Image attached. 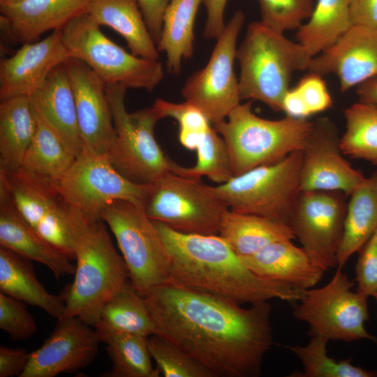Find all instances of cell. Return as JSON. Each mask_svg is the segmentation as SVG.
<instances>
[{
    "mask_svg": "<svg viewBox=\"0 0 377 377\" xmlns=\"http://www.w3.org/2000/svg\"><path fill=\"white\" fill-rule=\"evenodd\" d=\"M158 336L223 377H256L272 343V306L248 309L228 299L165 283L145 296Z\"/></svg>",
    "mask_w": 377,
    "mask_h": 377,
    "instance_id": "1",
    "label": "cell"
},
{
    "mask_svg": "<svg viewBox=\"0 0 377 377\" xmlns=\"http://www.w3.org/2000/svg\"><path fill=\"white\" fill-rule=\"evenodd\" d=\"M170 256L168 281L251 304L299 300L302 290L253 272L219 235L184 234L153 221Z\"/></svg>",
    "mask_w": 377,
    "mask_h": 377,
    "instance_id": "2",
    "label": "cell"
},
{
    "mask_svg": "<svg viewBox=\"0 0 377 377\" xmlns=\"http://www.w3.org/2000/svg\"><path fill=\"white\" fill-rule=\"evenodd\" d=\"M67 205L76 265L74 280L61 296L63 318L76 316L94 327L105 304L127 283L128 271L103 220Z\"/></svg>",
    "mask_w": 377,
    "mask_h": 377,
    "instance_id": "3",
    "label": "cell"
},
{
    "mask_svg": "<svg viewBox=\"0 0 377 377\" xmlns=\"http://www.w3.org/2000/svg\"><path fill=\"white\" fill-rule=\"evenodd\" d=\"M241 101H258L272 110L282 111L283 98L293 75L309 68L312 57L304 47L261 21L248 24L237 47Z\"/></svg>",
    "mask_w": 377,
    "mask_h": 377,
    "instance_id": "4",
    "label": "cell"
},
{
    "mask_svg": "<svg viewBox=\"0 0 377 377\" xmlns=\"http://www.w3.org/2000/svg\"><path fill=\"white\" fill-rule=\"evenodd\" d=\"M252 102L240 103L226 119L212 124L226 145L233 176L302 150L311 129L313 121L307 119L260 117L253 113Z\"/></svg>",
    "mask_w": 377,
    "mask_h": 377,
    "instance_id": "5",
    "label": "cell"
},
{
    "mask_svg": "<svg viewBox=\"0 0 377 377\" xmlns=\"http://www.w3.org/2000/svg\"><path fill=\"white\" fill-rule=\"evenodd\" d=\"M61 31L70 57L87 64L105 85L151 91L163 78L159 60L126 51L102 33L88 12L72 19Z\"/></svg>",
    "mask_w": 377,
    "mask_h": 377,
    "instance_id": "6",
    "label": "cell"
},
{
    "mask_svg": "<svg viewBox=\"0 0 377 377\" xmlns=\"http://www.w3.org/2000/svg\"><path fill=\"white\" fill-rule=\"evenodd\" d=\"M302 161V151L297 150L278 162L254 168L211 188L233 212L288 225L301 191Z\"/></svg>",
    "mask_w": 377,
    "mask_h": 377,
    "instance_id": "7",
    "label": "cell"
},
{
    "mask_svg": "<svg viewBox=\"0 0 377 377\" xmlns=\"http://www.w3.org/2000/svg\"><path fill=\"white\" fill-rule=\"evenodd\" d=\"M101 218L115 236L131 284L140 295L168 281L170 256L145 207L117 200L103 210Z\"/></svg>",
    "mask_w": 377,
    "mask_h": 377,
    "instance_id": "8",
    "label": "cell"
},
{
    "mask_svg": "<svg viewBox=\"0 0 377 377\" xmlns=\"http://www.w3.org/2000/svg\"><path fill=\"white\" fill-rule=\"evenodd\" d=\"M145 212L184 234L219 235L227 205L201 179L169 171L149 184Z\"/></svg>",
    "mask_w": 377,
    "mask_h": 377,
    "instance_id": "9",
    "label": "cell"
},
{
    "mask_svg": "<svg viewBox=\"0 0 377 377\" xmlns=\"http://www.w3.org/2000/svg\"><path fill=\"white\" fill-rule=\"evenodd\" d=\"M105 86L117 134L109 158L126 178L139 184H151L170 171L172 162L154 136L160 119L152 107L128 112L125 105L128 89L120 84Z\"/></svg>",
    "mask_w": 377,
    "mask_h": 377,
    "instance_id": "10",
    "label": "cell"
},
{
    "mask_svg": "<svg viewBox=\"0 0 377 377\" xmlns=\"http://www.w3.org/2000/svg\"><path fill=\"white\" fill-rule=\"evenodd\" d=\"M354 283L337 267L330 281L323 287L302 290L293 312L296 320L309 324V336L328 341L351 342L377 338L365 329L369 319L367 297L352 291Z\"/></svg>",
    "mask_w": 377,
    "mask_h": 377,
    "instance_id": "11",
    "label": "cell"
},
{
    "mask_svg": "<svg viewBox=\"0 0 377 377\" xmlns=\"http://www.w3.org/2000/svg\"><path fill=\"white\" fill-rule=\"evenodd\" d=\"M52 183L66 203L99 218L107 206L117 200L145 207L150 184L126 178L114 168L108 156L84 150Z\"/></svg>",
    "mask_w": 377,
    "mask_h": 377,
    "instance_id": "12",
    "label": "cell"
},
{
    "mask_svg": "<svg viewBox=\"0 0 377 377\" xmlns=\"http://www.w3.org/2000/svg\"><path fill=\"white\" fill-rule=\"evenodd\" d=\"M244 21V13L235 11L216 39L205 66L195 71L181 90L184 101L200 109L212 124L226 119L242 101L234 63Z\"/></svg>",
    "mask_w": 377,
    "mask_h": 377,
    "instance_id": "13",
    "label": "cell"
},
{
    "mask_svg": "<svg viewBox=\"0 0 377 377\" xmlns=\"http://www.w3.org/2000/svg\"><path fill=\"white\" fill-rule=\"evenodd\" d=\"M348 196L338 191H301L288 226L313 263L324 272L337 266Z\"/></svg>",
    "mask_w": 377,
    "mask_h": 377,
    "instance_id": "14",
    "label": "cell"
},
{
    "mask_svg": "<svg viewBox=\"0 0 377 377\" xmlns=\"http://www.w3.org/2000/svg\"><path fill=\"white\" fill-rule=\"evenodd\" d=\"M0 178L24 219L44 239L75 258L68 205L52 180L22 168L9 173L0 171Z\"/></svg>",
    "mask_w": 377,
    "mask_h": 377,
    "instance_id": "15",
    "label": "cell"
},
{
    "mask_svg": "<svg viewBox=\"0 0 377 377\" xmlns=\"http://www.w3.org/2000/svg\"><path fill=\"white\" fill-rule=\"evenodd\" d=\"M302 151L300 191H338L348 197L365 178L344 158L337 126L329 117L313 121Z\"/></svg>",
    "mask_w": 377,
    "mask_h": 377,
    "instance_id": "16",
    "label": "cell"
},
{
    "mask_svg": "<svg viewBox=\"0 0 377 377\" xmlns=\"http://www.w3.org/2000/svg\"><path fill=\"white\" fill-rule=\"evenodd\" d=\"M100 343L96 330L80 318L59 319L43 345L30 353L20 377H54L77 372L94 361Z\"/></svg>",
    "mask_w": 377,
    "mask_h": 377,
    "instance_id": "17",
    "label": "cell"
},
{
    "mask_svg": "<svg viewBox=\"0 0 377 377\" xmlns=\"http://www.w3.org/2000/svg\"><path fill=\"white\" fill-rule=\"evenodd\" d=\"M65 64L74 94L84 150L108 156L117 134L106 86L82 61L70 57Z\"/></svg>",
    "mask_w": 377,
    "mask_h": 377,
    "instance_id": "18",
    "label": "cell"
},
{
    "mask_svg": "<svg viewBox=\"0 0 377 377\" xmlns=\"http://www.w3.org/2000/svg\"><path fill=\"white\" fill-rule=\"evenodd\" d=\"M309 72L334 74L341 92L377 76V29L352 25L334 44L312 57Z\"/></svg>",
    "mask_w": 377,
    "mask_h": 377,
    "instance_id": "19",
    "label": "cell"
},
{
    "mask_svg": "<svg viewBox=\"0 0 377 377\" xmlns=\"http://www.w3.org/2000/svg\"><path fill=\"white\" fill-rule=\"evenodd\" d=\"M70 58L61 29L40 41L27 43L0 62V101L31 95L51 71Z\"/></svg>",
    "mask_w": 377,
    "mask_h": 377,
    "instance_id": "20",
    "label": "cell"
},
{
    "mask_svg": "<svg viewBox=\"0 0 377 377\" xmlns=\"http://www.w3.org/2000/svg\"><path fill=\"white\" fill-rule=\"evenodd\" d=\"M91 0H23L0 5L1 29L14 43L38 41L50 30L61 29L87 13Z\"/></svg>",
    "mask_w": 377,
    "mask_h": 377,
    "instance_id": "21",
    "label": "cell"
},
{
    "mask_svg": "<svg viewBox=\"0 0 377 377\" xmlns=\"http://www.w3.org/2000/svg\"><path fill=\"white\" fill-rule=\"evenodd\" d=\"M0 245L28 260L43 264L57 279L75 274V265L70 258L40 236L22 216L1 178Z\"/></svg>",
    "mask_w": 377,
    "mask_h": 377,
    "instance_id": "22",
    "label": "cell"
},
{
    "mask_svg": "<svg viewBox=\"0 0 377 377\" xmlns=\"http://www.w3.org/2000/svg\"><path fill=\"white\" fill-rule=\"evenodd\" d=\"M65 62L54 68L29 97L35 111L77 158L83 152L84 146Z\"/></svg>",
    "mask_w": 377,
    "mask_h": 377,
    "instance_id": "23",
    "label": "cell"
},
{
    "mask_svg": "<svg viewBox=\"0 0 377 377\" xmlns=\"http://www.w3.org/2000/svg\"><path fill=\"white\" fill-rule=\"evenodd\" d=\"M240 258L258 276L300 290L311 288L325 273L313 263L305 250L295 246L292 240L273 242L255 254Z\"/></svg>",
    "mask_w": 377,
    "mask_h": 377,
    "instance_id": "24",
    "label": "cell"
},
{
    "mask_svg": "<svg viewBox=\"0 0 377 377\" xmlns=\"http://www.w3.org/2000/svg\"><path fill=\"white\" fill-rule=\"evenodd\" d=\"M88 13L99 26L109 27L121 35L133 54L159 59L160 52L136 0H91Z\"/></svg>",
    "mask_w": 377,
    "mask_h": 377,
    "instance_id": "25",
    "label": "cell"
},
{
    "mask_svg": "<svg viewBox=\"0 0 377 377\" xmlns=\"http://www.w3.org/2000/svg\"><path fill=\"white\" fill-rule=\"evenodd\" d=\"M0 291L30 305L38 307L52 317L61 319L66 312L62 297L48 293L38 280L28 260L0 246Z\"/></svg>",
    "mask_w": 377,
    "mask_h": 377,
    "instance_id": "26",
    "label": "cell"
},
{
    "mask_svg": "<svg viewBox=\"0 0 377 377\" xmlns=\"http://www.w3.org/2000/svg\"><path fill=\"white\" fill-rule=\"evenodd\" d=\"M36 126L30 97H16L1 102L0 171L9 173L21 168Z\"/></svg>",
    "mask_w": 377,
    "mask_h": 377,
    "instance_id": "27",
    "label": "cell"
},
{
    "mask_svg": "<svg viewBox=\"0 0 377 377\" xmlns=\"http://www.w3.org/2000/svg\"><path fill=\"white\" fill-rule=\"evenodd\" d=\"M349 196L337 255V267L341 268L377 229V170L365 177Z\"/></svg>",
    "mask_w": 377,
    "mask_h": 377,
    "instance_id": "28",
    "label": "cell"
},
{
    "mask_svg": "<svg viewBox=\"0 0 377 377\" xmlns=\"http://www.w3.org/2000/svg\"><path fill=\"white\" fill-rule=\"evenodd\" d=\"M219 235L240 257L255 254L273 242L295 238L286 224L229 209L223 215Z\"/></svg>",
    "mask_w": 377,
    "mask_h": 377,
    "instance_id": "29",
    "label": "cell"
},
{
    "mask_svg": "<svg viewBox=\"0 0 377 377\" xmlns=\"http://www.w3.org/2000/svg\"><path fill=\"white\" fill-rule=\"evenodd\" d=\"M202 0H170L163 18V27L156 44L166 56V71L178 75L183 59H190L194 51V23Z\"/></svg>",
    "mask_w": 377,
    "mask_h": 377,
    "instance_id": "30",
    "label": "cell"
},
{
    "mask_svg": "<svg viewBox=\"0 0 377 377\" xmlns=\"http://www.w3.org/2000/svg\"><path fill=\"white\" fill-rule=\"evenodd\" d=\"M94 328L101 342L114 333L147 337L156 333L145 297L127 283L105 304Z\"/></svg>",
    "mask_w": 377,
    "mask_h": 377,
    "instance_id": "31",
    "label": "cell"
},
{
    "mask_svg": "<svg viewBox=\"0 0 377 377\" xmlns=\"http://www.w3.org/2000/svg\"><path fill=\"white\" fill-rule=\"evenodd\" d=\"M352 0H318L310 17L296 33L309 55L316 56L334 44L351 26Z\"/></svg>",
    "mask_w": 377,
    "mask_h": 377,
    "instance_id": "32",
    "label": "cell"
},
{
    "mask_svg": "<svg viewBox=\"0 0 377 377\" xmlns=\"http://www.w3.org/2000/svg\"><path fill=\"white\" fill-rule=\"evenodd\" d=\"M35 113L37 121L36 133L20 168L54 180L70 168L76 157L55 131L36 111Z\"/></svg>",
    "mask_w": 377,
    "mask_h": 377,
    "instance_id": "33",
    "label": "cell"
},
{
    "mask_svg": "<svg viewBox=\"0 0 377 377\" xmlns=\"http://www.w3.org/2000/svg\"><path fill=\"white\" fill-rule=\"evenodd\" d=\"M147 338L139 334L114 333L103 339L112 362L108 377H158L161 371L151 364Z\"/></svg>",
    "mask_w": 377,
    "mask_h": 377,
    "instance_id": "34",
    "label": "cell"
},
{
    "mask_svg": "<svg viewBox=\"0 0 377 377\" xmlns=\"http://www.w3.org/2000/svg\"><path fill=\"white\" fill-rule=\"evenodd\" d=\"M341 146L345 156L377 165V108L357 102L344 110Z\"/></svg>",
    "mask_w": 377,
    "mask_h": 377,
    "instance_id": "35",
    "label": "cell"
},
{
    "mask_svg": "<svg viewBox=\"0 0 377 377\" xmlns=\"http://www.w3.org/2000/svg\"><path fill=\"white\" fill-rule=\"evenodd\" d=\"M329 341L320 336H312L305 346H288L302 363L303 371H295L293 377H375L377 371H371L350 362L351 359L337 361L327 355Z\"/></svg>",
    "mask_w": 377,
    "mask_h": 377,
    "instance_id": "36",
    "label": "cell"
},
{
    "mask_svg": "<svg viewBox=\"0 0 377 377\" xmlns=\"http://www.w3.org/2000/svg\"><path fill=\"white\" fill-rule=\"evenodd\" d=\"M195 151L197 161L193 166L184 167L172 161L170 171L193 179L205 176L217 184L233 177L226 145L214 126L207 130Z\"/></svg>",
    "mask_w": 377,
    "mask_h": 377,
    "instance_id": "37",
    "label": "cell"
},
{
    "mask_svg": "<svg viewBox=\"0 0 377 377\" xmlns=\"http://www.w3.org/2000/svg\"><path fill=\"white\" fill-rule=\"evenodd\" d=\"M147 345L151 357L165 377H215L182 348L161 336H149Z\"/></svg>",
    "mask_w": 377,
    "mask_h": 377,
    "instance_id": "38",
    "label": "cell"
},
{
    "mask_svg": "<svg viewBox=\"0 0 377 377\" xmlns=\"http://www.w3.org/2000/svg\"><path fill=\"white\" fill-rule=\"evenodd\" d=\"M264 24L285 33L297 30L313 10V0H257Z\"/></svg>",
    "mask_w": 377,
    "mask_h": 377,
    "instance_id": "39",
    "label": "cell"
},
{
    "mask_svg": "<svg viewBox=\"0 0 377 377\" xmlns=\"http://www.w3.org/2000/svg\"><path fill=\"white\" fill-rule=\"evenodd\" d=\"M24 304L0 291V328L15 341L31 338L38 329Z\"/></svg>",
    "mask_w": 377,
    "mask_h": 377,
    "instance_id": "40",
    "label": "cell"
},
{
    "mask_svg": "<svg viewBox=\"0 0 377 377\" xmlns=\"http://www.w3.org/2000/svg\"><path fill=\"white\" fill-rule=\"evenodd\" d=\"M152 108L160 119L165 117L175 119L179 125V133H204L212 126L206 115L186 101L176 103L156 98Z\"/></svg>",
    "mask_w": 377,
    "mask_h": 377,
    "instance_id": "41",
    "label": "cell"
},
{
    "mask_svg": "<svg viewBox=\"0 0 377 377\" xmlns=\"http://www.w3.org/2000/svg\"><path fill=\"white\" fill-rule=\"evenodd\" d=\"M359 253L355 268L357 291L368 297L377 290V229Z\"/></svg>",
    "mask_w": 377,
    "mask_h": 377,
    "instance_id": "42",
    "label": "cell"
},
{
    "mask_svg": "<svg viewBox=\"0 0 377 377\" xmlns=\"http://www.w3.org/2000/svg\"><path fill=\"white\" fill-rule=\"evenodd\" d=\"M310 115L332 106L333 101L322 75L309 72L295 87Z\"/></svg>",
    "mask_w": 377,
    "mask_h": 377,
    "instance_id": "43",
    "label": "cell"
},
{
    "mask_svg": "<svg viewBox=\"0 0 377 377\" xmlns=\"http://www.w3.org/2000/svg\"><path fill=\"white\" fill-rule=\"evenodd\" d=\"M30 353L23 348L0 346V377H20L25 370Z\"/></svg>",
    "mask_w": 377,
    "mask_h": 377,
    "instance_id": "44",
    "label": "cell"
},
{
    "mask_svg": "<svg viewBox=\"0 0 377 377\" xmlns=\"http://www.w3.org/2000/svg\"><path fill=\"white\" fill-rule=\"evenodd\" d=\"M147 29L156 44L159 40L163 18L170 0H136Z\"/></svg>",
    "mask_w": 377,
    "mask_h": 377,
    "instance_id": "45",
    "label": "cell"
},
{
    "mask_svg": "<svg viewBox=\"0 0 377 377\" xmlns=\"http://www.w3.org/2000/svg\"><path fill=\"white\" fill-rule=\"evenodd\" d=\"M228 0H202L206 8L207 19L202 37L205 39H217L223 31L226 24L224 11Z\"/></svg>",
    "mask_w": 377,
    "mask_h": 377,
    "instance_id": "46",
    "label": "cell"
},
{
    "mask_svg": "<svg viewBox=\"0 0 377 377\" xmlns=\"http://www.w3.org/2000/svg\"><path fill=\"white\" fill-rule=\"evenodd\" d=\"M350 18L352 25L377 29V0H352Z\"/></svg>",
    "mask_w": 377,
    "mask_h": 377,
    "instance_id": "47",
    "label": "cell"
},
{
    "mask_svg": "<svg viewBox=\"0 0 377 377\" xmlns=\"http://www.w3.org/2000/svg\"><path fill=\"white\" fill-rule=\"evenodd\" d=\"M282 111L287 116L295 118L307 119L310 116L295 87L290 88L286 94L282 103Z\"/></svg>",
    "mask_w": 377,
    "mask_h": 377,
    "instance_id": "48",
    "label": "cell"
},
{
    "mask_svg": "<svg viewBox=\"0 0 377 377\" xmlns=\"http://www.w3.org/2000/svg\"><path fill=\"white\" fill-rule=\"evenodd\" d=\"M358 102L377 108V76L374 77L356 88Z\"/></svg>",
    "mask_w": 377,
    "mask_h": 377,
    "instance_id": "49",
    "label": "cell"
},
{
    "mask_svg": "<svg viewBox=\"0 0 377 377\" xmlns=\"http://www.w3.org/2000/svg\"><path fill=\"white\" fill-rule=\"evenodd\" d=\"M23 0H0V5L11 4L22 1Z\"/></svg>",
    "mask_w": 377,
    "mask_h": 377,
    "instance_id": "50",
    "label": "cell"
},
{
    "mask_svg": "<svg viewBox=\"0 0 377 377\" xmlns=\"http://www.w3.org/2000/svg\"><path fill=\"white\" fill-rule=\"evenodd\" d=\"M373 297H375L376 300V302H377V290L375 292V293L374 294Z\"/></svg>",
    "mask_w": 377,
    "mask_h": 377,
    "instance_id": "51",
    "label": "cell"
}]
</instances>
